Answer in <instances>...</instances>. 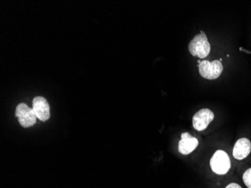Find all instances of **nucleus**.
<instances>
[{
    "mask_svg": "<svg viewBox=\"0 0 251 188\" xmlns=\"http://www.w3.org/2000/svg\"><path fill=\"white\" fill-rule=\"evenodd\" d=\"M226 188H242V187L240 186V185H238V184L236 183H231L229 184L228 186L226 187Z\"/></svg>",
    "mask_w": 251,
    "mask_h": 188,
    "instance_id": "nucleus-10",
    "label": "nucleus"
},
{
    "mask_svg": "<svg viewBox=\"0 0 251 188\" xmlns=\"http://www.w3.org/2000/svg\"><path fill=\"white\" fill-rule=\"evenodd\" d=\"M210 166L213 172L218 175H225L231 167L230 159L225 151H216L210 161Z\"/></svg>",
    "mask_w": 251,
    "mask_h": 188,
    "instance_id": "nucleus-2",
    "label": "nucleus"
},
{
    "mask_svg": "<svg viewBox=\"0 0 251 188\" xmlns=\"http://www.w3.org/2000/svg\"><path fill=\"white\" fill-rule=\"evenodd\" d=\"M32 109L36 114V117L40 121H45L50 117V106L46 99L42 97L34 98L32 101Z\"/></svg>",
    "mask_w": 251,
    "mask_h": 188,
    "instance_id": "nucleus-6",
    "label": "nucleus"
},
{
    "mask_svg": "<svg viewBox=\"0 0 251 188\" xmlns=\"http://www.w3.org/2000/svg\"><path fill=\"white\" fill-rule=\"evenodd\" d=\"M214 114L208 108H203L197 111L193 117V126L197 131H202L208 127L214 120Z\"/></svg>",
    "mask_w": 251,
    "mask_h": 188,
    "instance_id": "nucleus-5",
    "label": "nucleus"
},
{
    "mask_svg": "<svg viewBox=\"0 0 251 188\" xmlns=\"http://www.w3.org/2000/svg\"><path fill=\"white\" fill-rule=\"evenodd\" d=\"M251 151V142L246 138H240L237 141L233 148L234 158L237 160L245 159Z\"/></svg>",
    "mask_w": 251,
    "mask_h": 188,
    "instance_id": "nucleus-8",
    "label": "nucleus"
},
{
    "mask_svg": "<svg viewBox=\"0 0 251 188\" xmlns=\"http://www.w3.org/2000/svg\"><path fill=\"white\" fill-rule=\"evenodd\" d=\"M243 181L248 188H251V168L245 171L243 175Z\"/></svg>",
    "mask_w": 251,
    "mask_h": 188,
    "instance_id": "nucleus-9",
    "label": "nucleus"
},
{
    "mask_svg": "<svg viewBox=\"0 0 251 188\" xmlns=\"http://www.w3.org/2000/svg\"><path fill=\"white\" fill-rule=\"evenodd\" d=\"M224 70V66L220 60L213 62L203 60L199 64V72L201 77L208 80H214L220 77Z\"/></svg>",
    "mask_w": 251,
    "mask_h": 188,
    "instance_id": "nucleus-3",
    "label": "nucleus"
},
{
    "mask_svg": "<svg viewBox=\"0 0 251 188\" xmlns=\"http://www.w3.org/2000/svg\"><path fill=\"white\" fill-rule=\"evenodd\" d=\"M15 115L18 117L20 124L23 127L27 128L32 127L36 122V115L32 108H29L25 103L18 105L15 111Z\"/></svg>",
    "mask_w": 251,
    "mask_h": 188,
    "instance_id": "nucleus-4",
    "label": "nucleus"
},
{
    "mask_svg": "<svg viewBox=\"0 0 251 188\" xmlns=\"http://www.w3.org/2000/svg\"><path fill=\"white\" fill-rule=\"evenodd\" d=\"M189 52L193 56L203 59L208 56L211 52V45L203 31L193 38L189 43Z\"/></svg>",
    "mask_w": 251,
    "mask_h": 188,
    "instance_id": "nucleus-1",
    "label": "nucleus"
},
{
    "mask_svg": "<svg viewBox=\"0 0 251 188\" xmlns=\"http://www.w3.org/2000/svg\"><path fill=\"white\" fill-rule=\"evenodd\" d=\"M199 145V141L195 137L192 136L188 133L182 134L181 139L178 143V151L180 154L187 155L193 152Z\"/></svg>",
    "mask_w": 251,
    "mask_h": 188,
    "instance_id": "nucleus-7",
    "label": "nucleus"
}]
</instances>
